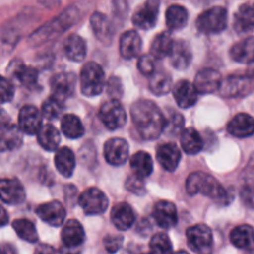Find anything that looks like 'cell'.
Returning a JSON list of instances; mask_svg holds the SVG:
<instances>
[{
	"label": "cell",
	"mask_w": 254,
	"mask_h": 254,
	"mask_svg": "<svg viewBox=\"0 0 254 254\" xmlns=\"http://www.w3.org/2000/svg\"><path fill=\"white\" fill-rule=\"evenodd\" d=\"M233 26L240 34H246L254 30V4L247 2L241 5L235 14Z\"/></svg>",
	"instance_id": "cell-29"
},
{
	"label": "cell",
	"mask_w": 254,
	"mask_h": 254,
	"mask_svg": "<svg viewBox=\"0 0 254 254\" xmlns=\"http://www.w3.org/2000/svg\"><path fill=\"white\" fill-rule=\"evenodd\" d=\"M77 19H78V10L74 6L68 7L61 15H59L56 19L47 22L41 29L35 31L31 36V42L32 44H42L49 39H52L55 35L62 34L69 26H72L77 21Z\"/></svg>",
	"instance_id": "cell-3"
},
{
	"label": "cell",
	"mask_w": 254,
	"mask_h": 254,
	"mask_svg": "<svg viewBox=\"0 0 254 254\" xmlns=\"http://www.w3.org/2000/svg\"><path fill=\"white\" fill-rule=\"evenodd\" d=\"M174 254H189V253L185 252V251H178V252H175Z\"/></svg>",
	"instance_id": "cell-51"
},
{
	"label": "cell",
	"mask_w": 254,
	"mask_h": 254,
	"mask_svg": "<svg viewBox=\"0 0 254 254\" xmlns=\"http://www.w3.org/2000/svg\"><path fill=\"white\" fill-rule=\"evenodd\" d=\"M64 52L68 60L73 62L83 61L87 55V45L83 37L79 35H71L64 44Z\"/></svg>",
	"instance_id": "cell-31"
},
{
	"label": "cell",
	"mask_w": 254,
	"mask_h": 254,
	"mask_svg": "<svg viewBox=\"0 0 254 254\" xmlns=\"http://www.w3.org/2000/svg\"><path fill=\"white\" fill-rule=\"evenodd\" d=\"M150 253L151 254H174L173 245L165 233H156L150 240Z\"/></svg>",
	"instance_id": "cell-42"
},
{
	"label": "cell",
	"mask_w": 254,
	"mask_h": 254,
	"mask_svg": "<svg viewBox=\"0 0 254 254\" xmlns=\"http://www.w3.org/2000/svg\"><path fill=\"white\" fill-rule=\"evenodd\" d=\"M230 240L240 250L254 251V228L250 225L237 226L231 231Z\"/></svg>",
	"instance_id": "cell-27"
},
{
	"label": "cell",
	"mask_w": 254,
	"mask_h": 254,
	"mask_svg": "<svg viewBox=\"0 0 254 254\" xmlns=\"http://www.w3.org/2000/svg\"><path fill=\"white\" fill-rule=\"evenodd\" d=\"M195 87L198 93L208 94L220 89L222 84L221 73L215 68H203L195 77Z\"/></svg>",
	"instance_id": "cell-16"
},
{
	"label": "cell",
	"mask_w": 254,
	"mask_h": 254,
	"mask_svg": "<svg viewBox=\"0 0 254 254\" xmlns=\"http://www.w3.org/2000/svg\"><path fill=\"white\" fill-rule=\"evenodd\" d=\"M1 213H2V216H1V226H5V225H6V223H7V213H6V210H5V208H2Z\"/></svg>",
	"instance_id": "cell-50"
},
{
	"label": "cell",
	"mask_w": 254,
	"mask_h": 254,
	"mask_svg": "<svg viewBox=\"0 0 254 254\" xmlns=\"http://www.w3.org/2000/svg\"><path fill=\"white\" fill-rule=\"evenodd\" d=\"M149 88L154 94L163 96L169 93L173 88V79L171 76L165 71H155L149 76Z\"/></svg>",
	"instance_id": "cell-37"
},
{
	"label": "cell",
	"mask_w": 254,
	"mask_h": 254,
	"mask_svg": "<svg viewBox=\"0 0 254 254\" xmlns=\"http://www.w3.org/2000/svg\"><path fill=\"white\" fill-rule=\"evenodd\" d=\"M166 26L171 31H178V30L184 29L188 24L189 12L184 6L178 4L170 5L166 10Z\"/></svg>",
	"instance_id": "cell-34"
},
{
	"label": "cell",
	"mask_w": 254,
	"mask_h": 254,
	"mask_svg": "<svg viewBox=\"0 0 254 254\" xmlns=\"http://www.w3.org/2000/svg\"><path fill=\"white\" fill-rule=\"evenodd\" d=\"M64 109V102L57 97L51 96L44 102L41 108L42 116L49 121H57L62 116Z\"/></svg>",
	"instance_id": "cell-41"
},
{
	"label": "cell",
	"mask_w": 254,
	"mask_h": 254,
	"mask_svg": "<svg viewBox=\"0 0 254 254\" xmlns=\"http://www.w3.org/2000/svg\"><path fill=\"white\" fill-rule=\"evenodd\" d=\"M153 217L158 226L164 230H169L178 223V211L175 205L170 201H159L154 206Z\"/></svg>",
	"instance_id": "cell-17"
},
{
	"label": "cell",
	"mask_w": 254,
	"mask_h": 254,
	"mask_svg": "<svg viewBox=\"0 0 254 254\" xmlns=\"http://www.w3.org/2000/svg\"><path fill=\"white\" fill-rule=\"evenodd\" d=\"M126 185H127V189H128L129 191L136 193V195H143V193L145 192V184H144L143 179L139 178V176H136L135 174H134V175H131L130 178H128Z\"/></svg>",
	"instance_id": "cell-46"
},
{
	"label": "cell",
	"mask_w": 254,
	"mask_h": 254,
	"mask_svg": "<svg viewBox=\"0 0 254 254\" xmlns=\"http://www.w3.org/2000/svg\"><path fill=\"white\" fill-rule=\"evenodd\" d=\"M144 254H151V253H144Z\"/></svg>",
	"instance_id": "cell-52"
},
{
	"label": "cell",
	"mask_w": 254,
	"mask_h": 254,
	"mask_svg": "<svg viewBox=\"0 0 254 254\" xmlns=\"http://www.w3.org/2000/svg\"><path fill=\"white\" fill-rule=\"evenodd\" d=\"M1 254H17L16 248L12 245H9V243H4L1 246Z\"/></svg>",
	"instance_id": "cell-49"
},
{
	"label": "cell",
	"mask_w": 254,
	"mask_h": 254,
	"mask_svg": "<svg viewBox=\"0 0 254 254\" xmlns=\"http://www.w3.org/2000/svg\"><path fill=\"white\" fill-rule=\"evenodd\" d=\"M130 114L136 131L145 140H155L166 129L165 117L153 101L139 99L134 102Z\"/></svg>",
	"instance_id": "cell-1"
},
{
	"label": "cell",
	"mask_w": 254,
	"mask_h": 254,
	"mask_svg": "<svg viewBox=\"0 0 254 254\" xmlns=\"http://www.w3.org/2000/svg\"><path fill=\"white\" fill-rule=\"evenodd\" d=\"M141 47H143V41L139 34L134 30L126 31L121 36L119 41V52L122 57L126 60L135 59L140 55Z\"/></svg>",
	"instance_id": "cell-22"
},
{
	"label": "cell",
	"mask_w": 254,
	"mask_h": 254,
	"mask_svg": "<svg viewBox=\"0 0 254 254\" xmlns=\"http://www.w3.org/2000/svg\"><path fill=\"white\" fill-rule=\"evenodd\" d=\"M173 93L176 103L181 108H190V107H192L197 102L198 98V92L196 89L195 84L186 81V79L179 81L174 86Z\"/></svg>",
	"instance_id": "cell-21"
},
{
	"label": "cell",
	"mask_w": 254,
	"mask_h": 254,
	"mask_svg": "<svg viewBox=\"0 0 254 254\" xmlns=\"http://www.w3.org/2000/svg\"><path fill=\"white\" fill-rule=\"evenodd\" d=\"M12 228L16 232L21 240L29 243H36L39 241V235H37L36 227L31 221L26 218H19L12 222Z\"/></svg>",
	"instance_id": "cell-40"
},
{
	"label": "cell",
	"mask_w": 254,
	"mask_h": 254,
	"mask_svg": "<svg viewBox=\"0 0 254 254\" xmlns=\"http://www.w3.org/2000/svg\"><path fill=\"white\" fill-rule=\"evenodd\" d=\"M0 195L2 202L7 205H19L26 197L24 186L16 179H2L0 181Z\"/></svg>",
	"instance_id": "cell-19"
},
{
	"label": "cell",
	"mask_w": 254,
	"mask_h": 254,
	"mask_svg": "<svg viewBox=\"0 0 254 254\" xmlns=\"http://www.w3.org/2000/svg\"><path fill=\"white\" fill-rule=\"evenodd\" d=\"M112 223L119 231H127L135 222V213L129 203L121 202L117 203L111 211Z\"/></svg>",
	"instance_id": "cell-23"
},
{
	"label": "cell",
	"mask_w": 254,
	"mask_h": 254,
	"mask_svg": "<svg viewBox=\"0 0 254 254\" xmlns=\"http://www.w3.org/2000/svg\"><path fill=\"white\" fill-rule=\"evenodd\" d=\"M7 72L11 73L12 77L17 79L20 83L26 88H35L37 87V79H39V73L34 67H29L20 60H15L9 64Z\"/></svg>",
	"instance_id": "cell-20"
},
{
	"label": "cell",
	"mask_w": 254,
	"mask_h": 254,
	"mask_svg": "<svg viewBox=\"0 0 254 254\" xmlns=\"http://www.w3.org/2000/svg\"><path fill=\"white\" fill-rule=\"evenodd\" d=\"M170 62L176 69H185L189 67L192 60L190 45L184 40H178L174 42L173 51L170 54Z\"/></svg>",
	"instance_id": "cell-30"
},
{
	"label": "cell",
	"mask_w": 254,
	"mask_h": 254,
	"mask_svg": "<svg viewBox=\"0 0 254 254\" xmlns=\"http://www.w3.org/2000/svg\"><path fill=\"white\" fill-rule=\"evenodd\" d=\"M0 94H1V103L10 102L15 94L14 86L6 77H1L0 81Z\"/></svg>",
	"instance_id": "cell-45"
},
{
	"label": "cell",
	"mask_w": 254,
	"mask_h": 254,
	"mask_svg": "<svg viewBox=\"0 0 254 254\" xmlns=\"http://www.w3.org/2000/svg\"><path fill=\"white\" fill-rule=\"evenodd\" d=\"M36 215L47 225L52 227H60L66 218V210L59 201H50L42 203L36 208Z\"/></svg>",
	"instance_id": "cell-15"
},
{
	"label": "cell",
	"mask_w": 254,
	"mask_h": 254,
	"mask_svg": "<svg viewBox=\"0 0 254 254\" xmlns=\"http://www.w3.org/2000/svg\"><path fill=\"white\" fill-rule=\"evenodd\" d=\"M78 203L86 215H102L108 208V198L106 193L97 188H89L79 195Z\"/></svg>",
	"instance_id": "cell-9"
},
{
	"label": "cell",
	"mask_w": 254,
	"mask_h": 254,
	"mask_svg": "<svg viewBox=\"0 0 254 254\" xmlns=\"http://www.w3.org/2000/svg\"><path fill=\"white\" fill-rule=\"evenodd\" d=\"M17 124L22 133L29 134V135L37 134V131L42 127V113H40L36 107L24 106L19 112Z\"/></svg>",
	"instance_id": "cell-14"
},
{
	"label": "cell",
	"mask_w": 254,
	"mask_h": 254,
	"mask_svg": "<svg viewBox=\"0 0 254 254\" xmlns=\"http://www.w3.org/2000/svg\"><path fill=\"white\" fill-rule=\"evenodd\" d=\"M186 191L191 196L200 193L206 197L212 198L216 202H228V193L225 188L213 176L206 173H201V171H196L189 176L186 180Z\"/></svg>",
	"instance_id": "cell-2"
},
{
	"label": "cell",
	"mask_w": 254,
	"mask_h": 254,
	"mask_svg": "<svg viewBox=\"0 0 254 254\" xmlns=\"http://www.w3.org/2000/svg\"><path fill=\"white\" fill-rule=\"evenodd\" d=\"M99 119L109 130H117L126 126L127 112L118 99H109L99 109Z\"/></svg>",
	"instance_id": "cell-8"
},
{
	"label": "cell",
	"mask_w": 254,
	"mask_h": 254,
	"mask_svg": "<svg viewBox=\"0 0 254 254\" xmlns=\"http://www.w3.org/2000/svg\"><path fill=\"white\" fill-rule=\"evenodd\" d=\"M174 40L168 31L160 32L155 36V39L151 42V54L156 59H164V57L170 56L174 47Z\"/></svg>",
	"instance_id": "cell-38"
},
{
	"label": "cell",
	"mask_w": 254,
	"mask_h": 254,
	"mask_svg": "<svg viewBox=\"0 0 254 254\" xmlns=\"http://www.w3.org/2000/svg\"><path fill=\"white\" fill-rule=\"evenodd\" d=\"M34 254H61V252H60V251H57L55 247H52V246L40 245L39 247L35 250Z\"/></svg>",
	"instance_id": "cell-48"
},
{
	"label": "cell",
	"mask_w": 254,
	"mask_h": 254,
	"mask_svg": "<svg viewBox=\"0 0 254 254\" xmlns=\"http://www.w3.org/2000/svg\"><path fill=\"white\" fill-rule=\"evenodd\" d=\"M189 247L197 254H212L213 235L208 226L195 225L186 231Z\"/></svg>",
	"instance_id": "cell-7"
},
{
	"label": "cell",
	"mask_w": 254,
	"mask_h": 254,
	"mask_svg": "<svg viewBox=\"0 0 254 254\" xmlns=\"http://www.w3.org/2000/svg\"><path fill=\"white\" fill-rule=\"evenodd\" d=\"M1 123H0V146L1 150H14L22 144V131L19 126H15L7 118L5 111L1 112Z\"/></svg>",
	"instance_id": "cell-10"
},
{
	"label": "cell",
	"mask_w": 254,
	"mask_h": 254,
	"mask_svg": "<svg viewBox=\"0 0 254 254\" xmlns=\"http://www.w3.org/2000/svg\"><path fill=\"white\" fill-rule=\"evenodd\" d=\"M227 131L236 138H248L254 134V118L247 113L237 114L228 122Z\"/></svg>",
	"instance_id": "cell-25"
},
{
	"label": "cell",
	"mask_w": 254,
	"mask_h": 254,
	"mask_svg": "<svg viewBox=\"0 0 254 254\" xmlns=\"http://www.w3.org/2000/svg\"><path fill=\"white\" fill-rule=\"evenodd\" d=\"M254 91V72L233 73L228 76L220 87V93L227 98L245 97Z\"/></svg>",
	"instance_id": "cell-5"
},
{
	"label": "cell",
	"mask_w": 254,
	"mask_h": 254,
	"mask_svg": "<svg viewBox=\"0 0 254 254\" xmlns=\"http://www.w3.org/2000/svg\"><path fill=\"white\" fill-rule=\"evenodd\" d=\"M227 10L222 6H215L198 15L196 27L203 34H218L227 27Z\"/></svg>",
	"instance_id": "cell-6"
},
{
	"label": "cell",
	"mask_w": 254,
	"mask_h": 254,
	"mask_svg": "<svg viewBox=\"0 0 254 254\" xmlns=\"http://www.w3.org/2000/svg\"><path fill=\"white\" fill-rule=\"evenodd\" d=\"M104 158L113 166L123 165L129 159V144L122 138L109 139L104 144Z\"/></svg>",
	"instance_id": "cell-13"
},
{
	"label": "cell",
	"mask_w": 254,
	"mask_h": 254,
	"mask_svg": "<svg viewBox=\"0 0 254 254\" xmlns=\"http://www.w3.org/2000/svg\"><path fill=\"white\" fill-rule=\"evenodd\" d=\"M153 159L146 151H138L130 158V168L133 174L141 179H145L153 173Z\"/></svg>",
	"instance_id": "cell-36"
},
{
	"label": "cell",
	"mask_w": 254,
	"mask_h": 254,
	"mask_svg": "<svg viewBox=\"0 0 254 254\" xmlns=\"http://www.w3.org/2000/svg\"><path fill=\"white\" fill-rule=\"evenodd\" d=\"M107 92L114 99L121 98V96L123 94V87H122L121 79L117 78L116 76L109 78L108 82H107Z\"/></svg>",
	"instance_id": "cell-47"
},
{
	"label": "cell",
	"mask_w": 254,
	"mask_h": 254,
	"mask_svg": "<svg viewBox=\"0 0 254 254\" xmlns=\"http://www.w3.org/2000/svg\"><path fill=\"white\" fill-rule=\"evenodd\" d=\"M79 84H81V92L84 96L94 97L101 94L106 86L103 68L97 62H87L81 69Z\"/></svg>",
	"instance_id": "cell-4"
},
{
	"label": "cell",
	"mask_w": 254,
	"mask_h": 254,
	"mask_svg": "<svg viewBox=\"0 0 254 254\" xmlns=\"http://www.w3.org/2000/svg\"><path fill=\"white\" fill-rule=\"evenodd\" d=\"M61 240L64 248H67L68 251L77 250L78 247H81L86 240V233H84L81 223L77 220L67 221L66 225L62 228Z\"/></svg>",
	"instance_id": "cell-18"
},
{
	"label": "cell",
	"mask_w": 254,
	"mask_h": 254,
	"mask_svg": "<svg viewBox=\"0 0 254 254\" xmlns=\"http://www.w3.org/2000/svg\"><path fill=\"white\" fill-rule=\"evenodd\" d=\"M91 26L94 35H96V37L99 41L106 45L111 44L112 39H113L114 30L111 21H109V19L106 15L98 11L94 12L91 16Z\"/></svg>",
	"instance_id": "cell-26"
},
{
	"label": "cell",
	"mask_w": 254,
	"mask_h": 254,
	"mask_svg": "<svg viewBox=\"0 0 254 254\" xmlns=\"http://www.w3.org/2000/svg\"><path fill=\"white\" fill-rule=\"evenodd\" d=\"M37 141L40 145L47 151H54L59 148L60 143H61V136H60V131L56 127L52 124H44L37 131Z\"/></svg>",
	"instance_id": "cell-33"
},
{
	"label": "cell",
	"mask_w": 254,
	"mask_h": 254,
	"mask_svg": "<svg viewBox=\"0 0 254 254\" xmlns=\"http://www.w3.org/2000/svg\"><path fill=\"white\" fill-rule=\"evenodd\" d=\"M230 55L236 62L240 64H254V36L246 37L233 45Z\"/></svg>",
	"instance_id": "cell-28"
},
{
	"label": "cell",
	"mask_w": 254,
	"mask_h": 254,
	"mask_svg": "<svg viewBox=\"0 0 254 254\" xmlns=\"http://www.w3.org/2000/svg\"><path fill=\"white\" fill-rule=\"evenodd\" d=\"M123 236H118V235H108L104 237L103 243L104 247H106L107 252L108 253H117L123 246Z\"/></svg>",
	"instance_id": "cell-44"
},
{
	"label": "cell",
	"mask_w": 254,
	"mask_h": 254,
	"mask_svg": "<svg viewBox=\"0 0 254 254\" xmlns=\"http://www.w3.org/2000/svg\"><path fill=\"white\" fill-rule=\"evenodd\" d=\"M77 78L76 74L72 72H62L52 77L50 86H51L52 96L57 97L61 101H66L72 97L76 91Z\"/></svg>",
	"instance_id": "cell-12"
},
{
	"label": "cell",
	"mask_w": 254,
	"mask_h": 254,
	"mask_svg": "<svg viewBox=\"0 0 254 254\" xmlns=\"http://www.w3.org/2000/svg\"><path fill=\"white\" fill-rule=\"evenodd\" d=\"M155 60L156 57L153 54H146L139 57L138 60V68L145 76H151L155 69Z\"/></svg>",
	"instance_id": "cell-43"
},
{
	"label": "cell",
	"mask_w": 254,
	"mask_h": 254,
	"mask_svg": "<svg viewBox=\"0 0 254 254\" xmlns=\"http://www.w3.org/2000/svg\"><path fill=\"white\" fill-rule=\"evenodd\" d=\"M160 0H146L133 14V24L143 30H150L156 25Z\"/></svg>",
	"instance_id": "cell-11"
},
{
	"label": "cell",
	"mask_w": 254,
	"mask_h": 254,
	"mask_svg": "<svg viewBox=\"0 0 254 254\" xmlns=\"http://www.w3.org/2000/svg\"><path fill=\"white\" fill-rule=\"evenodd\" d=\"M156 159L166 171H175L181 160L179 146L174 143L161 144L156 150Z\"/></svg>",
	"instance_id": "cell-24"
},
{
	"label": "cell",
	"mask_w": 254,
	"mask_h": 254,
	"mask_svg": "<svg viewBox=\"0 0 254 254\" xmlns=\"http://www.w3.org/2000/svg\"><path fill=\"white\" fill-rule=\"evenodd\" d=\"M55 166L64 178H71L76 168V158L69 148H60L55 155Z\"/></svg>",
	"instance_id": "cell-32"
},
{
	"label": "cell",
	"mask_w": 254,
	"mask_h": 254,
	"mask_svg": "<svg viewBox=\"0 0 254 254\" xmlns=\"http://www.w3.org/2000/svg\"><path fill=\"white\" fill-rule=\"evenodd\" d=\"M61 130L68 139H78L83 136L84 127L78 117L66 114L61 119Z\"/></svg>",
	"instance_id": "cell-39"
},
{
	"label": "cell",
	"mask_w": 254,
	"mask_h": 254,
	"mask_svg": "<svg viewBox=\"0 0 254 254\" xmlns=\"http://www.w3.org/2000/svg\"><path fill=\"white\" fill-rule=\"evenodd\" d=\"M180 143L184 151H185L186 154H190V155L198 154L203 148L202 136H201L200 133L193 128H186L185 130L181 133Z\"/></svg>",
	"instance_id": "cell-35"
}]
</instances>
